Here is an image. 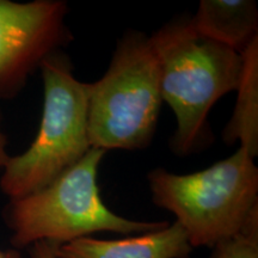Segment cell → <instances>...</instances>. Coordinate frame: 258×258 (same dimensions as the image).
Returning <instances> with one entry per match:
<instances>
[{
  "label": "cell",
  "instance_id": "obj_1",
  "mask_svg": "<svg viewBox=\"0 0 258 258\" xmlns=\"http://www.w3.org/2000/svg\"><path fill=\"white\" fill-rule=\"evenodd\" d=\"M160 62V90L176 116L172 150L189 154L211 141L208 114L222 96L237 91L243 56L232 48L199 36L190 18L151 36Z\"/></svg>",
  "mask_w": 258,
  "mask_h": 258
},
{
  "label": "cell",
  "instance_id": "obj_2",
  "mask_svg": "<svg viewBox=\"0 0 258 258\" xmlns=\"http://www.w3.org/2000/svg\"><path fill=\"white\" fill-rule=\"evenodd\" d=\"M105 151L91 147L72 167L47 186L10 200L4 219L16 250L40 241L66 244L97 232L145 233L167 222L129 220L115 214L101 198L97 175Z\"/></svg>",
  "mask_w": 258,
  "mask_h": 258
},
{
  "label": "cell",
  "instance_id": "obj_3",
  "mask_svg": "<svg viewBox=\"0 0 258 258\" xmlns=\"http://www.w3.org/2000/svg\"><path fill=\"white\" fill-rule=\"evenodd\" d=\"M254 156L239 147L227 159L199 172L148 173L153 202L176 215L191 247H213L241 230L258 208V169Z\"/></svg>",
  "mask_w": 258,
  "mask_h": 258
},
{
  "label": "cell",
  "instance_id": "obj_4",
  "mask_svg": "<svg viewBox=\"0 0 258 258\" xmlns=\"http://www.w3.org/2000/svg\"><path fill=\"white\" fill-rule=\"evenodd\" d=\"M160 76L152 38L143 32L125 34L104 76L88 84L91 147L106 152L150 145L163 103Z\"/></svg>",
  "mask_w": 258,
  "mask_h": 258
},
{
  "label": "cell",
  "instance_id": "obj_5",
  "mask_svg": "<svg viewBox=\"0 0 258 258\" xmlns=\"http://www.w3.org/2000/svg\"><path fill=\"white\" fill-rule=\"evenodd\" d=\"M44 101L41 123L30 147L10 156L0 190L10 200L24 198L56 179L89 152L88 84L72 73V63L55 51L40 66Z\"/></svg>",
  "mask_w": 258,
  "mask_h": 258
},
{
  "label": "cell",
  "instance_id": "obj_6",
  "mask_svg": "<svg viewBox=\"0 0 258 258\" xmlns=\"http://www.w3.org/2000/svg\"><path fill=\"white\" fill-rule=\"evenodd\" d=\"M61 0H0V99L18 95L48 56L71 40Z\"/></svg>",
  "mask_w": 258,
  "mask_h": 258
},
{
  "label": "cell",
  "instance_id": "obj_7",
  "mask_svg": "<svg viewBox=\"0 0 258 258\" xmlns=\"http://www.w3.org/2000/svg\"><path fill=\"white\" fill-rule=\"evenodd\" d=\"M192 247L178 222L124 239L84 237L57 245L56 258H188Z\"/></svg>",
  "mask_w": 258,
  "mask_h": 258
},
{
  "label": "cell",
  "instance_id": "obj_8",
  "mask_svg": "<svg viewBox=\"0 0 258 258\" xmlns=\"http://www.w3.org/2000/svg\"><path fill=\"white\" fill-rule=\"evenodd\" d=\"M190 24L199 36L243 53L258 38L257 5L252 0H202Z\"/></svg>",
  "mask_w": 258,
  "mask_h": 258
},
{
  "label": "cell",
  "instance_id": "obj_9",
  "mask_svg": "<svg viewBox=\"0 0 258 258\" xmlns=\"http://www.w3.org/2000/svg\"><path fill=\"white\" fill-rule=\"evenodd\" d=\"M243 71L238 99L233 116L224 131V140L228 144L239 141L240 146L254 157L258 153V38L240 53Z\"/></svg>",
  "mask_w": 258,
  "mask_h": 258
},
{
  "label": "cell",
  "instance_id": "obj_10",
  "mask_svg": "<svg viewBox=\"0 0 258 258\" xmlns=\"http://www.w3.org/2000/svg\"><path fill=\"white\" fill-rule=\"evenodd\" d=\"M212 258H258V208L241 230L212 247Z\"/></svg>",
  "mask_w": 258,
  "mask_h": 258
},
{
  "label": "cell",
  "instance_id": "obj_11",
  "mask_svg": "<svg viewBox=\"0 0 258 258\" xmlns=\"http://www.w3.org/2000/svg\"><path fill=\"white\" fill-rule=\"evenodd\" d=\"M59 244L50 241H40L30 246L31 258H56V247Z\"/></svg>",
  "mask_w": 258,
  "mask_h": 258
},
{
  "label": "cell",
  "instance_id": "obj_12",
  "mask_svg": "<svg viewBox=\"0 0 258 258\" xmlns=\"http://www.w3.org/2000/svg\"><path fill=\"white\" fill-rule=\"evenodd\" d=\"M8 153V137H6L2 128V112H0V172L4 169L9 160Z\"/></svg>",
  "mask_w": 258,
  "mask_h": 258
},
{
  "label": "cell",
  "instance_id": "obj_13",
  "mask_svg": "<svg viewBox=\"0 0 258 258\" xmlns=\"http://www.w3.org/2000/svg\"><path fill=\"white\" fill-rule=\"evenodd\" d=\"M0 258H22V254L16 249L0 250Z\"/></svg>",
  "mask_w": 258,
  "mask_h": 258
}]
</instances>
